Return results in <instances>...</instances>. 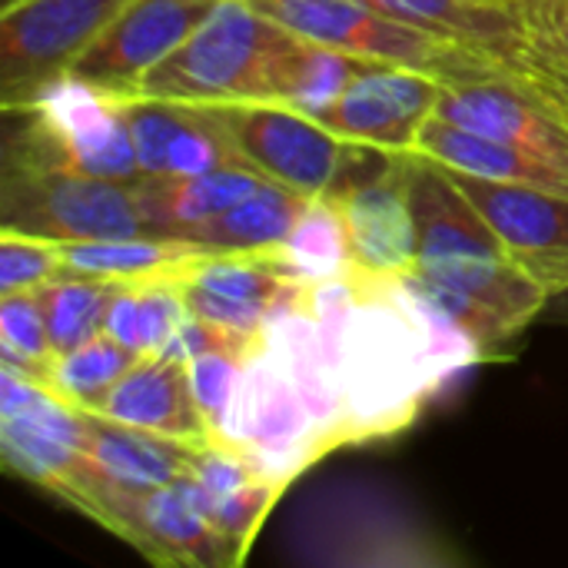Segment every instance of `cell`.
<instances>
[{"instance_id":"obj_5","label":"cell","mask_w":568,"mask_h":568,"mask_svg":"<svg viewBox=\"0 0 568 568\" xmlns=\"http://www.w3.org/2000/svg\"><path fill=\"white\" fill-rule=\"evenodd\" d=\"M0 230L57 243L146 236L133 183L23 160H3Z\"/></svg>"},{"instance_id":"obj_16","label":"cell","mask_w":568,"mask_h":568,"mask_svg":"<svg viewBox=\"0 0 568 568\" xmlns=\"http://www.w3.org/2000/svg\"><path fill=\"white\" fill-rule=\"evenodd\" d=\"M87 413V439L80 469L123 493H153L190 473L200 446Z\"/></svg>"},{"instance_id":"obj_1","label":"cell","mask_w":568,"mask_h":568,"mask_svg":"<svg viewBox=\"0 0 568 568\" xmlns=\"http://www.w3.org/2000/svg\"><path fill=\"white\" fill-rule=\"evenodd\" d=\"M359 300L343 329L336 359L339 446L403 433L436 393L423 329L403 303L396 276L349 270Z\"/></svg>"},{"instance_id":"obj_34","label":"cell","mask_w":568,"mask_h":568,"mask_svg":"<svg viewBox=\"0 0 568 568\" xmlns=\"http://www.w3.org/2000/svg\"><path fill=\"white\" fill-rule=\"evenodd\" d=\"M532 40V37H529ZM523 77H529L549 100H552V106L562 113V120L568 123V63L556 53V50H549L546 43H539V40H532V60H529V70L523 73Z\"/></svg>"},{"instance_id":"obj_19","label":"cell","mask_w":568,"mask_h":568,"mask_svg":"<svg viewBox=\"0 0 568 568\" xmlns=\"http://www.w3.org/2000/svg\"><path fill=\"white\" fill-rule=\"evenodd\" d=\"M416 153L469 173V176H483V180H496V183H519V186H539V190H552V193H566L568 196V173L493 136L473 133L466 126H456L443 116H429L419 126L416 136Z\"/></svg>"},{"instance_id":"obj_29","label":"cell","mask_w":568,"mask_h":568,"mask_svg":"<svg viewBox=\"0 0 568 568\" xmlns=\"http://www.w3.org/2000/svg\"><path fill=\"white\" fill-rule=\"evenodd\" d=\"M63 276V243L0 230V296L30 293Z\"/></svg>"},{"instance_id":"obj_35","label":"cell","mask_w":568,"mask_h":568,"mask_svg":"<svg viewBox=\"0 0 568 568\" xmlns=\"http://www.w3.org/2000/svg\"><path fill=\"white\" fill-rule=\"evenodd\" d=\"M10 3H17V0H0V10H3V7H10Z\"/></svg>"},{"instance_id":"obj_30","label":"cell","mask_w":568,"mask_h":568,"mask_svg":"<svg viewBox=\"0 0 568 568\" xmlns=\"http://www.w3.org/2000/svg\"><path fill=\"white\" fill-rule=\"evenodd\" d=\"M186 366H190L193 396H196V403H200V409H203V416H206V423L213 429V439H216V429H220V423L226 416V406L233 399V389L240 383V373H243L246 359L236 356V353L213 349V353H203V356L190 359Z\"/></svg>"},{"instance_id":"obj_2","label":"cell","mask_w":568,"mask_h":568,"mask_svg":"<svg viewBox=\"0 0 568 568\" xmlns=\"http://www.w3.org/2000/svg\"><path fill=\"white\" fill-rule=\"evenodd\" d=\"M296 40L250 0H216L210 17L143 77L136 93L180 103L276 100V67Z\"/></svg>"},{"instance_id":"obj_6","label":"cell","mask_w":568,"mask_h":568,"mask_svg":"<svg viewBox=\"0 0 568 568\" xmlns=\"http://www.w3.org/2000/svg\"><path fill=\"white\" fill-rule=\"evenodd\" d=\"M130 0H17L0 13L3 110L27 103L47 80L70 73L77 57Z\"/></svg>"},{"instance_id":"obj_21","label":"cell","mask_w":568,"mask_h":568,"mask_svg":"<svg viewBox=\"0 0 568 568\" xmlns=\"http://www.w3.org/2000/svg\"><path fill=\"white\" fill-rule=\"evenodd\" d=\"M203 256H210L203 246L170 236L83 240L63 243V276H93L123 286L180 283Z\"/></svg>"},{"instance_id":"obj_33","label":"cell","mask_w":568,"mask_h":568,"mask_svg":"<svg viewBox=\"0 0 568 568\" xmlns=\"http://www.w3.org/2000/svg\"><path fill=\"white\" fill-rule=\"evenodd\" d=\"M529 37L556 50L568 63V0H523Z\"/></svg>"},{"instance_id":"obj_15","label":"cell","mask_w":568,"mask_h":568,"mask_svg":"<svg viewBox=\"0 0 568 568\" xmlns=\"http://www.w3.org/2000/svg\"><path fill=\"white\" fill-rule=\"evenodd\" d=\"M90 413L173 439H186L193 446L213 443V429L193 396L190 366L163 353L140 356L106 393V399Z\"/></svg>"},{"instance_id":"obj_4","label":"cell","mask_w":568,"mask_h":568,"mask_svg":"<svg viewBox=\"0 0 568 568\" xmlns=\"http://www.w3.org/2000/svg\"><path fill=\"white\" fill-rule=\"evenodd\" d=\"M250 3L263 17L276 20L280 27H286L303 40L336 47L363 60L423 70L443 83L483 80L506 70L493 57L433 37L426 30H416L369 7L366 0H250Z\"/></svg>"},{"instance_id":"obj_20","label":"cell","mask_w":568,"mask_h":568,"mask_svg":"<svg viewBox=\"0 0 568 568\" xmlns=\"http://www.w3.org/2000/svg\"><path fill=\"white\" fill-rule=\"evenodd\" d=\"M266 349L273 353V359L280 363L286 379L303 396V403L316 423L323 456L339 449V419H343L339 389H336V376L323 356L320 333H316L310 310L306 306L276 310L266 323Z\"/></svg>"},{"instance_id":"obj_23","label":"cell","mask_w":568,"mask_h":568,"mask_svg":"<svg viewBox=\"0 0 568 568\" xmlns=\"http://www.w3.org/2000/svg\"><path fill=\"white\" fill-rule=\"evenodd\" d=\"M363 57L343 53L336 47H323L313 40H296L276 67V100L296 106L310 116H320L329 103H336L349 83L363 70Z\"/></svg>"},{"instance_id":"obj_32","label":"cell","mask_w":568,"mask_h":568,"mask_svg":"<svg viewBox=\"0 0 568 568\" xmlns=\"http://www.w3.org/2000/svg\"><path fill=\"white\" fill-rule=\"evenodd\" d=\"M103 333L126 346L133 356H146V326H143V293L140 286H120L106 306Z\"/></svg>"},{"instance_id":"obj_25","label":"cell","mask_w":568,"mask_h":568,"mask_svg":"<svg viewBox=\"0 0 568 568\" xmlns=\"http://www.w3.org/2000/svg\"><path fill=\"white\" fill-rule=\"evenodd\" d=\"M120 286L123 283L93 280V276H57L37 290L43 320H47V333H50V346L57 356H67L77 346H83L103 333L106 306Z\"/></svg>"},{"instance_id":"obj_8","label":"cell","mask_w":568,"mask_h":568,"mask_svg":"<svg viewBox=\"0 0 568 568\" xmlns=\"http://www.w3.org/2000/svg\"><path fill=\"white\" fill-rule=\"evenodd\" d=\"M436 116L513 143L568 173V123L552 100L523 73L499 70L483 80L443 83Z\"/></svg>"},{"instance_id":"obj_27","label":"cell","mask_w":568,"mask_h":568,"mask_svg":"<svg viewBox=\"0 0 568 568\" xmlns=\"http://www.w3.org/2000/svg\"><path fill=\"white\" fill-rule=\"evenodd\" d=\"M136 359L140 356H133L126 346H120L116 339L100 333L90 343L77 346L73 353L57 356L53 389L60 399H67L77 409H97Z\"/></svg>"},{"instance_id":"obj_13","label":"cell","mask_w":568,"mask_h":568,"mask_svg":"<svg viewBox=\"0 0 568 568\" xmlns=\"http://www.w3.org/2000/svg\"><path fill=\"white\" fill-rule=\"evenodd\" d=\"M333 203L343 210L356 273L406 276L419 266V236L409 203V153H399L379 180Z\"/></svg>"},{"instance_id":"obj_28","label":"cell","mask_w":568,"mask_h":568,"mask_svg":"<svg viewBox=\"0 0 568 568\" xmlns=\"http://www.w3.org/2000/svg\"><path fill=\"white\" fill-rule=\"evenodd\" d=\"M193 103L180 100H160V97H123V116L130 126V140L140 160L143 176H163L166 150L180 126L190 120Z\"/></svg>"},{"instance_id":"obj_18","label":"cell","mask_w":568,"mask_h":568,"mask_svg":"<svg viewBox=\"0 0 568 568\" xmlns=\"http://www.w3.org/2000/svg\"><path fill=\"white\" fill-rule=\"evenodd\" d=\"M266 183L273 180L250 166H220L196 176H140L133 183V200L146 236L180 240L183 233L243 203Z\"/></svg>"},{"instance_id":"obj_24","label":"cell","mask_w":568,"mask_h":568,"mask_svg":"<svg viewBox=\"0 0 568 568\" xmlns=\"http://www.w3.org/2000/svg\"><path fill=\"white\" fill-rule=\"evenodd\" d=\"M280 260L286 263L290 276L300 283H323L349 276L353 253H349V233L339 203L316 196L306 203L286 240L276 246Z\"/></svg>"},{"instance_id":"obj_11","label":"cell","mask_w":568,"mask_h":568,"mask_svg":"<svg viewBox=\"0 0 568 568\" xmlns=\"http://www.w3.org/2000/svg\"><path fill=\"white\" fill-rule=\"evenodd\" d=\"M439 93L443 80L423 70L366 60L349 90L316 120L339 140L413 153L419 126L436 113Z\"/></svg>"},{"instance_id":"obj_3","label":"cell","mask_w":568,"mask_h":568,"mask_svg":"<svg viewBox=\"0 0 568 568\" xmlns=\"http://www.w3.org/2000/svg\"><path fill=\"white\" fill-rule=\"evenodd\" d=\"M7 116L17 130L7 136L3 160L67 166L116 183H136L143 176L123 116V97L77 73L47 80L27 103L10 106Z\"/></svg>"},{"instance_id":"obj_22","label":"cell","mask_w":568,"mask_h":568,"mask_svg":"<svg viewBox=\"0 0 568 568\" xmlns=\"http://www.w3.org/2000/svg\"><path fill=\"white\" fill-rule=\"evenodd\" d=\"M306 203L310 200L303 193L280 186V183H266L243 203H236L226 213H220L216 220L183 233L180 240H190V243L203 246L206 253L273 250L286 240V233L293 230V223L300 220Z\"/></svg>"},{"instance_id":"obj_14","label":"cell","mask_w":568,"mask_h":568,"mask_svg":"<svg viewBox=\"0 0 568 568\" xmlns=\"http://www.w3.org/2000/svg\"><path fill=\"white\" fill-rule=\"evenodd\" d=\"M369 7L493 57L513 73H526L532 60L529 20L523 0H366Z\"/></svg>"},{"instance_id":"obj_31","label":"cell","mask_w":568,"mask_h":568,"mask_svg":"<svg viewBox=\"0 0 568 568\" xmlns=\"http://www.w3.org/2000/svg\"><path fill=\"white\" fill-rule=\"evenodd\" d=\"M186 310L226 333H240V336H253V339H263L266 336V323H270V313L260 310V306H250V303H240V300H230V296H220L193 280H180L176 283Z\"/></svg>"},{"instance_id":"obj_12","label":"cell","mask_w":568,"mask_h":568,"mask_svg":"<svg viewBox=\"0 0 568 568\" xmlns=\"http://www.w3.org/2000/svg\"><path fill=\"white\" fill-rule=\"evenodd\" d=\"M216 7V0H130L116 20L87 47L70 73L133 97L143 77L163 63Z\"/></svg>"},{"instance_id":"obj_10","label":"cell","mask_w":568,"mask_h":568,"mask_svg":"<svg viewBox=\"0 0 568 568\" xmlns=\"http://www.w3.org/2000/svg\"><path fill=\"white\" fill-rule=\"evenodd\" d=\"M83 409L10 366L0 369V456L10 473L53 489L83 459Z\"/></svg>"},{"instance_id":"obj_26","label":"cell","mask_w":568,"mask_h":568,"mask_svg":"<svg viewBox=\"0 0 568 568\" xmlns=\"http://www.w3.org/2000/svg\"><path fill=\"white\" fill-rule=\"evenodd\" d=\"M0 363L23 373L27 379L53 389L57 353L50 346L47 320L37 290L0 296Z\"/></svg>"},{"instance_id":"obj_7","label":"cell","mask_w":568,"mask_h":568,"mask_svg":"<svg viewBox=\"0 0 568 568\" xmlns=\"http://www.w3.org/2000/svg\"><path fill=\"white\" fill-rule=\"evenodd\" d=\"M203 106L256 173L303 193L306 200L329 190L346 140L326 130L316 116L280 100H230Z\"/></svg>"},{"instance_id":"obj_17","label":"cell","mask_w":568,"mask_h":568,"mask_svg":"<svg viewBox=\"0 0 568 568\" xmlns=\"http://www.w3.org/2000/svg\"><path fill=\"white\" fill-rule=\"evenodd\" d=\"M190 479L213 529L246 559V549L253 546L286 486L270 483L243 449L226 443L200 446L190 466Z\"/></svg>"},{"instance_id":"obj_9","label":"cell","mask_w":568,"mask_h":568,"mask_svg":"<svg viewBox=\"0 0 568 568\" xmlns=\"http://www.w3.org/2000/svg\"><path fill=\"white\" fill-rule=\"evenodd\" d=\"M449 170V166H446ZM503 240L509 263L546 293L568 290V196L449 170Z\"/></svg>"}]
</instances>
